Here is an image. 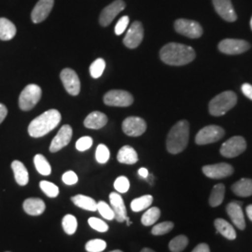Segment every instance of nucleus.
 <instances>
[{"mask_svg": "<svg viewBox=\"0 0 252 252\" xmlns=\"http://www.w3.org/2000/svg\"><path fill=\"white\" fill-rule=\"evenodd\" d=\"M60 79L63 82V87L66 92L71 95H78L81 92V81L71 68H65L60 74Z\"/></svg>", "mask_w": 252, "mask_h": 252, "instance_id": "11", "label": "nucleus"}, {"mask_svg": "<svg viewBox=\"0 0 252 252\" xmlns=\"http://www.w3.org/2000/svg\"><path fill=\"white\" fill-rule=\"evenodd\" d=\"M123 252L122 251H113V252Z\"/></svg>", "mask_w": 252, "mask_h": 252, "instance_id": "53", "label": "nucleus"}, {"mask_svg": "<svg viewBox=\"0 0 252 252\" xmlns=\"http://www.w3.org/2000/svg\"><path fill=\"white\" fill-rule=\"evenodd\" d=\"M126 9V3L123 0H116L106 7L101 12L99 17L100 25L102 27H108L118 14Z\"/></svg>", "mask_w": 252, "mask_h": 252, "instance_id": "14", "label": "nucleus"}, {"mask_svg": "<svg viewBox=\"0 0 252 252\" xmlns=\"http://www.w3.org/2000/svg\"><path fill=\"white\" fill-rule=\"evenodd\" d=\"M61 122V114L56 109H50L34 119L28 126V133L32 137H41L53 131Z\"/></svg>", "mask_w": 252, "mask_h": 252, "instance_id": "2", "label": "nucleus"}, {"mask_svg": "<svg viewBox=\"0 0 252 252\" xmlns=\"http://www.w3.org/2000/svg\"><path fill=\"white\" fill-rule=\"evenodd\" d=\"M114 188L117 190L118 192L126 193V192L128 191L129 188H130L129 180L125 176L119 177L117 180H115V182H114Z\"/></svg>", "mask_w": 252, "mask_h": 252, "instance_id": "41", "label": "nucleus"}, {"mask_svg": "<svg viewBox=\"0 0 252 252\" xmlns=\"http://www.w3.org/2000/svg\"><path fill=\"white\" fill-rule=\"evenodd\" d=\"M11 168L14 173V178L16 182L21 186L27 185L29 181V176L25 164L20 161H13L11 163Z\"/></svg>", "mask_w": 252, "mask_h": 252, "instance_id": "24", "label": "nucleus"}, {"mask_svg": "<svg viewBox=\"0 0 252 252\" xmlns=\"http://www.w3.org/2000/svg\"><path fill=\"white\" fill-rule=\"evenodd\" d=\"M232 189L237 196L249 197L252 195V180L242 179L234 183Z\"/></svg>", "mask_w": 252, "mask_h": 252, "instance_id": "27", "label": "nucleus"}, {"mask_svg": "<svg viewBox=\"0 0 252 252\" xmlns=\"http://www.w3.org/2000/svg\"><path fill=\"white\" fill-rule=\"evenodd\" d=\"M175 30L189 38H198L203 35V29L200 24L187 19H179L175 22Z\"/></svg>", "mask_w": 252, "mask_h": 252, "instance_id": "7", "label": "nucleus"}, {"mask_svg": "<svg viewBox=\"0 0 252 252\" xmlns=\"http://www.w3.org/2000/svg\"><path fill=\"white\" fill-rule=\"evenodd\" d=\"M247 214H248V217H249V219L251 220L252 221V205H250V206H248L247 207Z\"/></svg>", "mask_w": 252, "mask_h": 252, "instance_id": "50", "label": "nucleus"}, {"mask_svg": "<svg viewBox=\"0 0 252 252\" xmlns=\"http://www.w3.org/2000/svg\"><path fill=\"white\" fill-rule=\"evenodd\" d=\"M24 210L28 215L39 216L45 211V203L39 198H28L24 202Z\"/></svg>", "mask_w": 252, "mask_h": 252, "instance_id": "21", "label": "nucleus"}, {"mask_svg": "<svg viewBox=\"0 0 252 252\" xmlns=\"http://www.w3.org/2000/svg\"><path fill=\"white\" fill-rule=\"evenodd\" d=\"M153 202V197L152 195H143L141 197L135 198L131 202V209L134 212H140L145 210L146 208L151 207Z\"/></svg>", "mask_w": 252, "mask_h": 252, "instance_id": "30", "label": "nucleus"}, {"mask_svg": "<svg viewBox=\"0 0 252 252\" xmlns=\"http://www.w3.org/2000/svg\"><path fill=\"white\" fill-rule=\"evenodd\" d=\"M140 252H155L154 251H153V250H151V249H148V248H145V249H143L142 251Z\"/></svg>", "mask_w": 252, "mask_h": 252, "instance_id": "51", "label": "nucleus"}, {"mask_svg": "<svg viewBox=\"0 0 252 252\" xmlns=\"http://www.w3.org/2000/svg\"><path fill=\"white\" fill-rule=\"evenodd\" d=\"M218 14L227 22H234L237 16L231 0H212Z\"/></svg>", "mask_w": 252, "mask_h": 252, "instance_id": "18", "label": "nucleus"}, {"mask_svg": "<svg viewBox=\"0 0 252 252\" xmlns=\"http://www.w3.org/2000/svg\"><path fill=\"white\" fill-rule=\"evenodd\" d=\"M144 36V29L140 22H134L128 29L124 38V44L129 49H135L140 45Z\"/></svg>", "mask_w": 252, "mask_h": 252, "instance_id": "12", "label": "nucleus"}, {"mask_svg": "<svg viewBox=\"0 0 252 252\" xmlns=\"http://www.w3.org/2000/svg\"><path fill=\"white\" fill-rule=\"evenodd\" d=\"M107 123L108 117L99 111L92 112L84 120V126L89 129H100L106 126Z\"/></svg>", "mask_w": 252, "mask_h": 252, "instance_id": "22", "label": "nucleus"}, {"mask_svg": "<svg viewBox=\"0 0 252 252\" xmlns=\"http://www.w3.org/2000/svg\"><path fill=\"white\" fill-rule=\"evenodd\" d=\"M138 175L143 178V179H147L149 177V171L148 169H146L144 167H141L139 170H138Z\"/></svg>", "mask_w": 252, "mask_h": 252, "instance_id": "49", "label": "nucleus"}, {"mask_svg": "<svg viewBox=\"0 0 252 252\" xmlns=\"http://www.w3.org/2000/svg\"><path fill=\"white\" fill-rule=\"evenodd\" d=\"M97 210L103 218L108 220H112L115 219V213L112 209V207H109L108 204L104 201H100L97 203Z\"/></svg>", "mask_w": 252, "mask_h": 252, "instance_id": "38", "label": "nucleus"}, {"mask_svg": "<svg viewBox=\"0 0 252 252\" xmlns=\"http://www.w3.org/2000/svg\"><path fill=\"white\" fill-rule=\"evenodd\" d=\"M117 159L121 163L135 164L138 161V156L134 148L131 146H124L118 153Z\"/></svg>", "mask_w": 252, "mask_h": 252, "instance_id": "23", "label": "nucleus"}, {"mask_svg": "<svg viewBox=\"0 0 252 252\" xmlns=\"http://www.w3.org/2000/svg\"><path fill=\"white\" fill-rule=\"evenodd\" d=\"M224 135V130L217 126L204 127L195 136V142L198 145H207L219 141Z\"/></svg>", "mask_w": 252, "mask_h": 252, "instance_id": "8", "label": "nucleus"}, {"mask_svg": "<svg viewBox=\"0 0 252 252\" xmlns=\"http://www.w3.org/2000/svg\"><path fill=\"white\" fill-rule=\"evenodd\" d=\"M174 228V223L171 221H163L159 224H156L152 230L153 235H162L167 234Z\"/></svg>", "mask_w": 252, "mask_h": 252, "instance_id": "40", "label": "nucleus"}, {"mask_svg": "<svg viewBox=\"0 0 252 252\" xmlns=\"http://www.w3.org/2000/svg\"><path fill=\"white\" fill-rule=\"evenodd\" d=\"M62 225H63V231L67 234H75L77 231V227H78V221L76 217L67 214L63 217V220H62Z\"/></svg>", "mask_w": 252, "mask_h": 252, "instance_id": "34", "label": "nucleus"}, {"mask_svg": "<svg viewBox=\"0 0 252 252\" xmlns=\"http://www.w3.org/2000/svg\"><path fill=\"white\" fill-rule=\"evenodd\" d=\"M241 90H242V93H243L244 94H245L248 98L252 100V84H250V83H244L243 85H242V87H241Z\"/></svg>", "mask_w": 252, "mask_h": 252, "instance_id": "46", "label": "nucleus"}, {"mask_svg": "<svg viewBox=\"0 0 252 252\" xmlns=\"http://www.w3.org/2000/svg\"><path fill=\"white\" fill-rule=\"evenodd\" d=\"M88 223L93 229H94L98 232H101V233H105L108 230V224L105 221H103L102 220L97 219V218H90L88 220Z\"/></svg>", "mask_w": 252, "mask_h": 252, "instance_id": "42", "label": "nucleus"}, {"mask_svg": "<svg viewBox=\"0 0 252 252\" xmlns=\"http://www.w3.org/2000/svg\"><path fill=\"white\" fill-rule=\"evenodd\" d=\"M189 126L187 121H180L172 127L166 138V149L172 154L183 152L189 142Z\"/></svg>", "mask_w": 252, "mask_h": 252, "instance_id": "3", "label": "nucleus"}, {"mask_svg": "<svg viewBox=\"0 0 252 252\" xmlns=\"http://www.w3.org/2000/svg\"><path fill=\"white\" fill-rule=\"evenodd\" d=\"M247 143L242 136H233L224 142L220 148V154L226 158H234L245 152Z\"/></svg>", "mask_w": 252, "mask_h": 252, "instance_id": "9", "label": "nucleus"}, {"mask_svg": "<svg viewBox=\"0 0 252 252\" xmlns=\"http://www.w3.org/2000/svg\"><path fill=\"white\" fill-rule=\"evenodd\" d=\"M71 201L77 207H81L82 209L89 210V211L97 210V203L89 196L78 194V195L73 196Z\"/></svg>", "mask_w": 252, "mask_h": 252, "instance_id": "28", "label": "nucleus"}, {"mask_svg": "<svg viewBox=\"0 0 252 252\" xmlns=\"http://www.w3.org/2000/svg\"><path fill=\"white\" fill-rule=\"evenodd\" d=\"M63 183H65L66 185H74L78 182V176L76 175V173L73 171L65 172L63 175Z\"/></svg>", "mask_w": 252, "mask_h": 252, "instance_id": "45", "label": "nucleus"}, {"mask_svg": "<svg viewBox=\"0 0 252 252\" xmlns=\"http://www.w3.org/2000/svg\"><path fill=\"white\" fill-rule=\"evenodd\" d=\"M237 102V96L232 91H226L218 94L209 103V113L212 116H222L231 108H234Z\"/></svg>", "mask_w": 252, "mask_h": 252, "instance_id": "4", "label": "nucleus"}, {"mask_svg": "<svg viewBox=\"0 0 252 252\" xmlns=\"http://www.w3.org/2000/svg\"><path fill=\"white\" fill-rule=\"evenodd\" d=\"M188 243H189V240L186 235L176 236L169 243V250L172 252H181L183 250H185Z\"/></svg>", "mask_w": 252, "mask_h": 252, "instance_id": "33", "label": "nucleus"}, {"mask_svg": "<svg viewBox=\"0 0 252 252\" xmlns=\"http://www.w3.org/2000/svg\"><path fill=\"white\" fill-rule=\"evenodd\" d=\"M93 145V139L90 136H82L81 137L77 143H76V148L80 152H85L89 150Z\"/></svg>", "mask_w": 252, "mask_h": 252, "instance_id": "43", "label": "nucleus"}, {"mask_svg": "<svg viewBox=\"0 0 252 252\" xmlns=\"http://www.w3.org/2000/svg\"><path fill=\"white\" fill-rule=\"evenodd\" d=\"M109 201L115 213L116 220L118 222H124L127 218V210L121 194H119L118 192H111L109 194Z\"/></svg>", "mask_w": 252, "mask_h": 252, "instance_id": "19", "label": "nucleus"}, {"mask_svg": "<svg viewBox=\"0 0 252 252\" xmlns=\"http://www.w3.org/2000/svg\"><path fill=\"white\" fill-rule=\"evenodd\" d=\"M72 128L71 126L68 125L62 126L61 129L59 130L58 134L55 135L51 146H50V151L51 153H57L60 150H62L63 147L69 144L71 138H72Z\"/></svg>", "mask_w": 252, "mask_h": 252, "instance_id": "16", "label": "nucleus"}, {"mask_svg": "<svg viewBox=\"0 0 252 252\" xmlns=\"http://www.w3.org/2000/svg\"><path fill=\"white\" fill-rule=\"evenodd\" d=\"M226 211L228 213V216L230 217V219L234 222V225L240 230H244L246 227V222L243 210L240 205L236 202H232L227 205Z\"/></svg>", "mask_w": 252, "mask_h": 252, "instance_id": "20", "label": "nucleus"}, {"mask_svg": "<svg viewBox=\"0 0 252 252\" xmlns=\"http://www.w3.org/2000/svg\"><path fill=\"white\" fill-rule=\"evenodd\" d=\"M251 27H252V20H251Z\"/></svg>", "mask_w": 252, "mask_h": 252, "instance_id": "54", "label": "nucleus"}, {"mask_svg": "<svg viewBox=\"0 0 252 252\" xmlns=\"http://www.w3.org/2000/svg\"><path fill=\"white\" fill-rule=\"evenodd\" d=\"M203 173L209 179L220 180L231 176L234 173V168L232 165L226 162H220L204 166Z\"/></svg>", "mask_w": 252, "mask_h": 252, "instance_id": "13", "label": "nucleus"}, {"mask_svg": "<svg viewBox=\"0 0 252 252\" xmlns=\"http://www.w3.org/2000/svg\"><path fill=\"white\" fill-rule=\"evenodd\" d=\"M39 187H40V189L43 190V192L45 193L48 197L55 198V197H57L58 194H59V189H58V187H57L55 184H54V183L50 182V181H46V180L40 181Z\"/></svg>", "mask_w": 252, "mask_h": 252, "instance_id": "36", "label": "nucleus"}, {"mask_svg": "<svg viewBox=\"0 0 252 252\" xmlns=\"http://www.w3.org/2000/svg\"><path fill=\"white\" fill-rule=\"evenodd\" d=\"M42 91L36 84H29L23 90L19 97V106L24 111L30 110L41 98Z\"/></svg>", "mask_w": 252, "mask_h": 252, "instance_id": "5", "label": "nucleus"}, {"mask_svg": "<svg viewBox=\"0 0 252 252\" xmlns=\"http://www.w3.org/2000/svg\"><path fill=\"white\" fill-rule=\"evenodd\" d=\"M225 186L223 184H217L211 190L209 197V205L212 207H219L224 199Z\"/></svg>", "mask_w": 252, "mask_h": 252, "instance_id": "29", "label": "nucleus"}, {"mask_svg": "<svg viewBox=\"0 0 252 252\" xmlns=\"http://www.w3.org/2000/svg\"><path fill=\"white\" fill-rule=\"evenodd\" d=\"M54 3V0H38L31 13V19L33 23L38 24L43 22L51 13Z\"/></svg>", "mask_w": 252, "mask_h": 252, "instance_id": "17", "label": "nucleus"}, {"mask_svg": "<svg viewBox=\"0 0 252 252\" xmlns=\"http://www.w3.org/2000/svg\"><path fill=\"white\" fill-rule=\"evenodd\" d=\"M16 35V27L12 22L6 18H0V39L7 41Z\"/></svg>", "mask_w": 252, "mask_h": 252, "instance_id": "25", "label": "nucleus"}, {"mask_svg": "<svg viewBox=\"0 0 252 252\" xmlns=\"http://www.w3.org/2000/svg\"><path fill=\"white\" fill-rule=\"evenodd\" d=\"M214 225L216 227L217 233L223 235L229 240H234L236 237V233L234 227L231 225L227 220L223 219H217L214 221Z\"/></svg>", "mask_w": 252, "mask_h": 252, "instance_id": "26", "label": "nucleus"}, {"mask_svg": "<svg viewBox=\"0 0 252 252\" xmlns=\"http://www.w3.org/2000/svg\"><path fill=\"white\" fill-rule=\"evenodd\" d=\"M107 243L102 239H93L85 245V249L88 252H101L105 251Z\"/></svg>", "mask_w": 252, "mask_h": 252, "instance_id": "37", "label": "nucleus"}, {"mask_svg": "<svg viewBox=\"0 0 252 252\" xmlns=\"http://www.w3.org/2000/svg\"><path fill=\"white\" fill-rule=\"evenodd\" d=\"M110 153L106 145H98L95 152V159L99 163H106L109 160Z\"/></svg>", "mask_w": 252, "mask_h": 252, "instance_id": "39", "label": "nucleus"}, {"mask_svg": "<svg viewBox=\"0 0 252 252\" xmlns=\"http://www.w3.org/2000/svg\"><path fill=\"white\" fill-rule=\"evenodd\" d=\"M7 114H8V109L6 108V106L0 103V124L5 120Z\"/></svg>", "mask_w": 252, "mask_h": 252, "instance_id": "48", "label": "nucleus"}, {"mask_svg": "<svg viewBox=\"0 0 252 252\" xmlns=\"http://www.w3.org/2000/svg\"><path fill=\"white\" fill-rule=\"evenodd\" d=\"M251 48L249 42L243 39H234L227 38L223 39L219 44V50L225 54L235 55V54H243Z\"/></svg>", "mask_w": 252, "mask_h": 252, "instance_id": "10", "label": "nucleus"}, {"mask_svg": "<svg viewBox=\"0 0 252 252\" xmlns=\"http://www.w3.org/2000/svg\"><path fill=\"white\" fill-rule=\"evenodd\" d=\"M191 252H210L208 245L205 243L199 244Z\"/></svg>", "mask_w": 252, "mask_h": 252, "instance_id": "47", "label": "nucleus"}, {"mask_svg": "<svg viewBox=\"0 0 252 252\" xmlns=\"http://www.w3.org/2000/svg\"><path fill=\"white\" fill-rule=\"evenodd\" d=\"M34 163H35L36 170L39 174L43 176H49L52 173L51 164L47 161V159L43 155L36 154L34 158Z\"/></svg>", "mask_w": 252, "mask_h": 252, "instance_id": "32", "label": "nucleus"}, {"mask_svg": "<svg viewBox=\"0 0 252 252\" xmlns=\"http://www.w3.org/2000/svg\"><path fill=\"white\" fill-rule=\"evenodd\" d=\"M126 223H127V225H131L132 224V221H130V220H129V218L127 216V218L126 219Z\"/></svg>", "mask_w": 252, "mask_h": 252, "instance_id": "52", "label": "nucleus"}, {"mask_svg": "<svg viewBox=\"0 0 252 252\" xmlns=\"http://www.w3.org/2000/svg\"><path fill=\"white\" fill-rule=\"evenodd\" d=\"M129 25V17L128 16H124L118 21L116 26H115V34L120 36L122 35L126 30V28Z\"/></svg>", "mask_w": 252, "mask_h": 252, "instance_id": "44", "label": "nucleus"}, {"mask_svg": "<svg viewBox=\"0 0 252 252\" xmlns=\"http://www.w3.org/2000/svg\"><path fill=\"white\" fill-rule=\"evenodd\" d=\"M133 102V95L126 91H109L104 95V103L111 107H129Z\"/></svg>", "mask_w": 252, "mask_h": 252, "instance_id": "6", "label": "nucleus"}, {"mask_svg": "<svg viewBox=\"0 0 252 252\" xmlns=\"http://www.w3.org/2000/svg\"><path fill=\"white\" fill-rule=\"evenodd\" d=\"M163 63L169 65H184L190 63L195 58V52L189 46L180 43H168L163 46L160 52Z\"/></svg>", "mask_w": 252, "mask_h": 252, "instance_id": "1", "label": "nucleus"}, {"mask_svg": "<svg viewBox=\"0 0 252 252\" xmlns=\"http://www.w3.org/2000/svg\"><path fill=\"white\" fill-rule=\"evenodd\" d=\"M146 129L147 125L142 118L128 117L123 123V131L129 136L143 135Z\"/></svg>", "mask_w": 252, "mask_h": 252, "instance_id": "15", "label": "nucleus"}, {"mask_svg": "<svg viewBox=\"0 0 252 252\" xmlns=\"http://www.w3.org/2000/svg\"><path fill=\"white\" fill-rule=\"evenodd\" d=\"M161 216V210L157 207L149 208L141 218V222L145 226L153 225Z\"/></svg>", "mask_w": 252, "mask_h": 252, "instance_id": "31", "label": "nucleus"}, {"mask_svg": "<svg viewBox=\"0 0 252 252\" xmlns=\"http://www.w3.org/2000/svg\"><path fill=\"white\" fill-rule=\"evenodd\" d=\"M106 68V62L104 59L98 58L94 62H93L90 66L91 76L94 79H98L104 73Z\"/></svg>", "mask_w": 252, "mask_h": 252, "instance_id": "35", "label": "nucleus"}]
</instances>
